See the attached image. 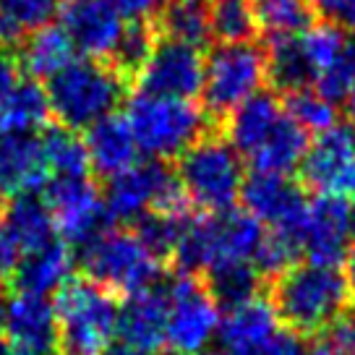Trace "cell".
<instances>
[{
	"mask_svg": "<svg viewBox=\"0 0 355 355\" xmlns=\"http://www.w3.org/2000/svg\"><path fill=\"white\" fill-rule=\"evenodd\" d=\"M125 81L105 60L73 58L44 87L50 115L68 131H87L102 118L115 115L125 100Z\"/></svg>",
	"mask_w": 355,
	"mask_h": 355,
	"instance_id": "cell-1",
	"label": "cell"
},
{
	"mask_svg": "<svg viewBox=\"0 0 355 355\" xmlns=\"http://www.w3.org/2000/svg\"><path fill=\"white\" fill-rule=\"evenodd\" d=\"M272 306L290 329L303 334L324 332L343 316L350 293L337 266L295 264L272 282Z\"/></svg>",
	"mask_w": 355,
	"mask_h": 355,
	"instance_id": "cell-2",
	"label": "cell"
},
{
	"mask_svg": "<svg viewBox=\"0 0 355 355\" xmlns=\"http://www.w3.org/2000/svg\"><path fill=\"white\" fill-rule=\"evenodd\" d=\"M136 139L139 152L149 159H178L183 152L209 133V115L193 100H175V97H155L136 92L125 102L123 115Z\"/></svg>",
	"mask_w": 355,
	"mask_h": 355,
	"instance_id": "cell-3",
	"label": "cell"
},
{
	"mask_svg": "<svg viewBox=\"0 0 355 355\" xmlns=\"http://www.w3.org/2000/svg\"><path fill=\"white\" fill-rule=\"evenodd\" d=\"M175 178L191 201L204 214L235 209L243 189V157L217 133H204L189 152L178 157Z\"/></svg>",
	"mask_w": 355,
	"mask_h": 355,
	"instance_id": "cell-4",
	"label": "cell"
},
{
	"mask_svg": "<svg viewBox=\"0 0 355 355\" xmlns=\"http://www.w3.org/2000/svg\"><path fill=\"white\" fill-rule=\"evenodd\" d=\"M78 264L94 285L133 295L159 285L165 261L133 233V227H107L94 241L81 245Z\"/></svg>",
	"mask_w": 355,
	"mask_h": 355,
	"instance_id": "cell-5",
	"label": "cell"
},
{
	"mask_svg": "<svg viewBox=\"0 0 355 355\" xmlns=\"http://www.w3.org/2000/svg\"><path fill=\"white\" fill-rule=\"evenodd\" d=\"M58 353L105 355L118 332V303L92 279H71L55 293Z\"/></svg>",
	"mask_w": 355,
	"mask_h": 355,
	"instance_id": "cell-6",
	"label": "cell"
},
{
	"mask_svg": "<svg viewBox=\"0 0 355 355\" xmlns=\"http://www.w3.org/2000/svg\"><path fill=\"white\" fill-rule=\"evenodd\" d=\"M264 81L266 50L256 42H217L204 58V112L209 118H227L235 107L259 94Z\"/></svg>",
	"mask_w": 355,
	"mask_h": 355,
	"instance_id": "cell-7",
	"label": "cell"
},
{
	"mask_svg": "<svg viewBox=\"0 0 355 355\" xmlns=\"http://www.w3.org/2000/svg\"><path fill=\"white\" fill-rule=\"evenodd\" d=\"M102 201L110 222H139L149 211H165V214H189L191 201L180 189L175 170L167 162L146 159L136 162L125 173L107 180L102 191Z\"/></svg>",
	"mask_w": 355,
	"mask_h": 355,
	"instance_id": "cell-8",
	"label": "cell"
},
{
	"mask_svg": "<svg viewBox=\"0 0 355 355\" xmlns=\"http://www.w3.org/2000/svg\"><path fill=\"white\" fill-rule=\"evenodd\" d=\"M167 337L173 353H204V347L220 332V306L209 295L204 279L180 275L167 285Z\"/></svg>",
	"mask_w": 355,
	"mask_h": 355,
	"instance_id": "cell-9",
	"label": "cell"
},
{
	"mask_svg": "<svg viewBox=\"0 0 355 355\" xmlns=\"http://www.w3.org/2000/svg\"><path fill=\"white\" fill-rule=\"evenodd\" d=\"M44 204L53 211L58 235L68 245L81 248L110 225L102 193L89 175H50L44 183Z\"/></svg>",
	"mask_w": 355,
	"mask_h": 355,
	"instance_id": "cell-10",
	"label": "cell"
},
{
	"mask_svg": "<svg viewBox=\"0 0 355 355\" xmlns=\"http://www.w3.org/2000/svg\"><path fill=\"white\" fill-rule=\"evenodd\" d=\"M303 186L316 196L355 199V125L334 123L309 144L300 159Z\"/></svg>",
	"mask_w": 355,
	"mask_h": 355,
	"instance_id": "cell-11",
	"label": "cell"
},
{
	"mask_svg": "<svg viewBox=\"0 0 355 355\" xmlns=\"http://www.w3.org/2000/svg\"><path fill=\"white\" fill-rule=\"evenodd\" d=\"M204 53L201 47L175 42L157 34V42L146 63L133 76L141 94L193 100L204 84Z\"/></svg>",
	"mask_w": 355,
	"mask_h": 355,
	"instance_id": "cell-12",
	"label": "cell"
},
{
	"mask_svg": "<svg viewBox=\"0 0 355 355\" xmlns=\"http://www.w3.org/2000/svg\"><path fill=\"white\" fill-rule=\"evenodd\" d=\"M241 201L251 217H256L261 225H269V230H285L298 235L300 241L309 199L306 191L298 183H293L288 175L254 170L243 180Z\"/></svg>",
	"mask_w": 355,
	"mask_h": 355,
	"instance_id": "cell-13",
	"label": "cell"
},
{
	"mask_svg": "<svg viewBox=\"0 0 355 355\" xmlns=\"http://www.w3.org/2000/svg\"><path fill=\"white\" fill-rule=\"evenodd\" d=\"M58 19L73 50L105 63L110 60L128 24L110 0H66Z\"/></svg>",
	"mask_w": 355,
	"mask_h": 355,
	"instance_id": "cell-14",
	"label": "cell"
},
{
	"mask_svg": "<svg viewBox=\"0 0 355 355\" xmlns=\"http://www.w3.org/2000/svg\"><path fill=\"white\" fill-rule=\"evenodd\" d=\"M350 207L343 196H316L309 201L300 248L311 264L337 266L350 251Z\"/></svg>",
	"mask_w": 355,
	"mask_h": 355,
	"instance_id": "cell-15",
	"label": "cell"
},
{
	"mask_svg": "<svg viewBox=\"0 0 355 355\" xmlns=\"http://www.w3.org/2000/svg\"><path fill=\"white\" fill-rule=\"evenodd\" d=\"M6 340L34 355L58 353L55 306L47 295L16 293L6 306Z\"/></svg>",
	"mask_w": 355,
	"mask_h": 355,
	"instance_id": "cell-16",
	"label": "cell"
},
{
	"mask_svg": "<svg viewBox=\"0 0 355 355\" xmlns=\"http://www.w3.org/2000/svg\"><path fill=\"white\" fill-rule=\"evenodd\" d=\"M167 288L159 285L125 295L123 306H118V343L157 355L167 337Z\"/></svg>",
	"mask_w": 355,
	"mask_h": 355,
	"instance_id": "cell-17",
	"label": "cell"
},
{
	"mask_svg": "<svg viewBox=\"0 0 355 355\" xmlns=\"http://www.w3.org/2000/svg\"><path fill=\"white\" fill-rule=\"evenodd\" d=\"M50 180L37 133H0V196L37 193Z\"/></svg>",
	"mask_w": 355,
	"mask_h": 355,
	"instance_id": "cell-18",
	"label": "cell"
},
{
	"mask_svg": "<svg viewBox=\"0 0 355 355\" xmlns=\"http://www.w3.org/2000/svg\"><path fill=\"white\" fill-rule=\"evenodd\" d=\"M277 311L272 300L256 298L238 303L220 319V347L227 353H251L261 355L269 340L277 334Z\"/></svg>",
	"mask_w": 355,
	"mask_h": 355,
	"instance_id": "cell-19",
	"label": "cell"
},
{
	"mask_svg": "<svg viewBox=\"0 0 355 355\" xmlns=\"http://www.w3.org/2000/svg\"><path fill=\"white\" fill-rule=\"evenodd\" d=\"M84 146H87L89 170H94L105 180L125 173L139 159V146L123 115H107L94 125H89Z\"/></svg>",
	"mask_w": 355,
	"mask_h": 355,
	"instance_id": "cell-20",
	"label": "cell"
},
{
	"mask_svg": "<svg viewBox=\"0 0 355 355\" xmlns=\"http://www.w3.org/2000/svg\"><path fill=\"white\" fill-rule=\"evenodd\" d=\"M73 269H76V256L71 245L63 241H53L44 248L24 254L11 279L19 293L50 295L73 279Z\"/></svg>",
	"mask_w": 355,
	"mask_h": 355,
	"instance_id": "cell-21",
	"label": "cell"
},
{
	"mask_svg": "<svg viewBox=\"0 0 355 355\" xmlns=\"http://www.w3.org/2000/svg\"><path fill=\"white\" fill-rule=\"evenodd\" d=\"M282 115H285L282 102L272 92H259L225 118V123H227L225 125V139L230 141V146L238 155L248 159L259 146L264 144L266 136L275 131V125L279 123Z\"/></svg>",
	"mask_w": 355,
	"mask_h": 355,
	"instance_id": "cell-22",
	"label": "cell"
},
{
	"mask_svg": "<svg viewBox=\"0 0 355 355\" xmlns=\"http://www.w3.org/2000/svg\"><path fill=\"white\" fill-rule=\"evenodd\" d=\"M6 230L11 235L13 245L19 254H32L37 248H44L58 241V227L53 220V211L44 204L40 193H21L8 201L3 211Z\"/></svg>",
	"mask_w": 355,
	"mask_h": 355,
	"instance_id": "cell-23",
	"label": "cell"
},
{
	"mask_svg": "<svg viewBox=\"0 0 355 355\" xmlns=\"http://www.w3.org/2000/svg\"><path fill=\"white\" fill-rule=\"evenodd\" d=\"M73 53L76 50L68 40V34L63 32V26L60 24L58 26L47 24V26L37 29L19 42L16 63L24 73H29V78L47 84L50 78L60 73L73 60Z\"/></svg>",
	"mask_w": 355,
	"mask_h": 355,
	"instance_id": "cell-24",
	"label": "cell"
},
{
	"mask_svg": "<svg viewBox=\"0 0 355 355\" xmlns=\"http://www.w3.org/2000/svg\"><path fill=\"white\" fill-rule=\"evenodd\" d=\"M264 225L248 211L230 209L211 214V238H214V264L217 261H251L264 241Z\"/></svg>",
	"mask_w": 355,
	"mask_h": 355,
	"instance_id": "cell-25",
	"label": "cell"
},
{
	"mask_svg": "<svg viewBox=\"0 0 355 355\" xmlns=\"http://www.w3.org/2000/svg\"><path fill=\"white\" fill-rule=\"evenodd\" d=\"M47 92L34 78H19V84L0 100V133H37L47 128Z\"/></svg>",
	"mask_w": 355,
	"mask_h": 355,
	"instance_id": "cell-26",
	"label": "cell"
},
{
	"mask_svg": "<svg viewBox=\"0 0 355 355\" xmlns=\"http://www.w3.org/2000/svg\"><path fill=\"white\" fill-rule=\"evenodd\" d=\"M309 133L300 128L298 123L282 115L275 131L266 136V141L254 155L248 157V162L259 173H277V175H290L295 167H300V159L309 149Z\"/></svg>",
	"mask_w": 355,
	"mask_h": 355,
	"instance_id": "cell-27",
	"label": "cell"
},
{
	"mask_svg": "<svg viewBox=\"0 0 355 355\" xmlns=\"http://www.w3.org/2000/svg\"><path fill=\"white\" fill-rule=\"evenodd\" d=\"M152 24L159 37L193 47H204L211 40L209 6L204 0H167Z\"/></svg>",
	"mask_w": 355,
	"mask_h": 355,
	"instance_id": "cell-28",
	"label": "cell"
},
{
	"mask_svg": "<svg viewBox=\"0 0 355 355\" xmlns=\"http://www.w3.org/2000/svg\"><path fill=\"white\" fill-rule=\"evenodd\" d=\"M256 32L269 42L298 37L313 26V11L309 0H248Z\"/></svg>",
	"mask_w": 355,
	"mask_h": 355,
	"instance_id": "cell-29",
	"label": "cell"
},
{
	"mask_svg": "<svg viewBox=\"0 0 355 355\" xmlns=\"http://www.w3.org/2000/svg\"><path fill=\"white\" fill-rule=\"evenodd\" d=\"M266 81L282 94L313 87V68L303 53L300 34L275 40L269 44V50H266Z\"/></svg>",
	"mask_w": 355,
	"mask_h": 355,
	"instance_id": "cell-30",
	"label": "cell"
},
{
	"mask_svg": "<svg viewBox=\"0 0 355 355\" xmlns=\"http://www.w3.org/2000/svg\"><path fill=\"white\" fill-rule=\"evenodd\" d=\"M201 279L211 298L217 300V306H225V309H233L238 303L256 298L264 282L251 261H217L201 275Z\"/></svg>",
	"mask_w": 355,
	"mask_h": 355,
	"instance_id": "cell-31",
	"label": "cell"
},
{
	"mask_svg": "<svg viewBox=\"0 0 355 355\" xmlns=\"http://www.w3.org/2000/svg\"><path fill=\"white\" fill-rule=\"evenodd\" d=\"M63 0H0V44H19L24 37L58 19Z\"/></svg>",
	"mask_w": 355,
	"mask_h": 355,
	"instance_id": "cell-32",
	"label": "cell"
},
{
	"mask_svg": "<svg viewBox=\"0 0 355 355\" xmlns=\"http://www.w3.org/2000/svg\"><path fill=\"white\" fill-rule=\"evenodd\" d=\"M50 175H89V157L84 139L63 125H50L40 136Z\"/></svg>",
	"mask_w": 355,
	"mask_h": 355,
	"instance_id": "cell-33",
	"label": "cell"
},
{
	"mask_svg": "<svg viewBox=\"0 0 355 355\" xmlns=\"http://www.w3.org/2000/svg\"><path fill=\"white\" fill-rule=\"evenodd\" d=\"M282 110L288 118L298 123L306 133H324L337 123V105L322 97L316 89H298L285 94Z\"/></svg>",
	"mask_w": 355,
	"mask_h": 355,
	"instance_id": "cell-34",
	"label": "cell"
},
{
	"mask_svg": "<svg viewBox=\"0 0 355 355\" xmlns=\"http://www.w3.org/2000/svg\"><path fill=\"white\" fill-rule=\"evenodd\" d=\"M157 42V29L152 21H128L123 32L118 47L112 50L110 63L123 78H133L139 73V68L146 63V58L152 53Z\"/></svg>",
	"mask_w": 355,
	"mask_h": 355,
	"instance_id": "cell-35",
	"label": "cell"
},
{
	"mask_svg": "<svg viewBox=\"0 0 355 355\" xmlns=\"http://www.w3.org/2000/svg\"><path fill=\"white\" fill-rule=\"evenodd\" d=\"M211 40L217 42H251L256 24L248 0H214L209 6Z\"/></svg>",
	"mask_w": 355,
	"mask_h": 355,
	"instance_id": "cell-36",
	"label": "cell"
},
{
	"mask_svg": "<svg viewBox=\"0 0 355 355\" xmlns=\"http://www.w3.org/2000/svg\"><path fill=\"white\" fill-rule=\"evenodd\" d=\"M300 256H303V248H300L298 235L285 233V230H269L264 233V241L254 256V266L261 279H277L282 272L298 264Z\"/></svg>",
	"mask_w": 355,
	"mask_h": 355,
	"instance_id": "cell-37",
	"label": "cell"
},
{
	"mask_svg": "<svg viewBox=\"0 0 355 355\" xmlns=\"http://www.w3.org/2000/svg\"><path fill=\"white\" fill-rule=\"evenodd\" d=\"M322 355H355V311L337 316L316 340Z\"/></svg>",
	"mask_w": 355,
	"mask_h": 355,
	"instance_id": "cell-38",
	"label": "cell"
},
{
	"mask_svg": "<svg viewBox=\"0 0 355 355\" xmlns=\"http://www.w3.org/2000/svg\"><path fill=\"white\" fill-rule=\"evenodd\" d=\"M261 355H319V345L311 334L295 332L288 327V329H277Z\"/></svg>",
	"mask_w": 355,
	"mask_h": 355,
	"instance_id": "cell-39",
	"label": "cell"
},
{
	"mask_svg": "<svg viewBox=\"0 0 355 355\" xmlns=\"http://www.w3.org/2000/svg\"><path fill=\"white\" fill-rule=\"evenodd\" d=\"M313 16L343 32H355V0H309Z\"/></svg>",
	"mask_w": 355,
	"mask_h": 355,
	"instance_id": "cell-40",
	"label": "cell"
},
{
	"mask_svg": "<svg viewBox=\"0 0 355 355\" xmlns=\"http://www.w3.org/2000/svg\"><path fill=\"white\" fill-rule=\"evenodd\" d=\"M125 21H155L167 0H110Z\"/></svg>",
	"mask_w": 355,
	"mask_h": 355,
	"instance_id": "cell-41",
	"label": "cell"
},
{
	"mask_svg": "<svg viewBox=\"0 0 355 355\" xmlns=\"http://www.w3.org/2000/svg\"><path fill=\"white\" fill-rule=\"evenodd\" d=\"M19 259H21V254H19V248L13 245L11 235H8V230H6L3 214H0V282H6V279L13 277Z\"/></svg>",
	"mask_w": 355,
	"mask_h": 355,
	"instance_id": "cell-42",
	"label": "cell"
},
{
	"mask_svg": "<svg viewBox=\"0 0 355 355\" xmlns=\"http://www.w3.org/2000/svg\"><path fill=\"white\" fill-rule=\"evenodd\" d=\"M345 285H347V293H350V298H355V245L347 251V256H345Z\"/></svg>",
	"mask_w": 355,
	"mask_h": 355,
	"instance_id": "cell-43",
	"label": "cell"
},
{
	"mask_svg": "<svg viewBox=\"0 0 355 355\" xmlns=\"http://www.w3.org/2000/svg\"><path fill=\"white\" fill-rule=\"evenodd\" d=\"M105 355H152V353H144V350L131 347V345H125V343H112L110 350H107Z\"/></svg>",
	"mask_w": 355,
	"mask_h": 355,
	"instance_id": "cell-44",
	"label": "cell"
},
{
	"mask_svg": "<svg viewBox=\"0 0 355 355\" xmlns=\"http://www.w3.org/2000/svg\"><path fill=\"white\" fill-rule=\"evenodd\" d=\"M345 112H347V123H353L355 125V81L353 87L347 89V94H345Z\"/></svg>",
	"mask_w": 355,
	"mask_h": 355,
	"instance_id": "cell-45",
	"label": "cell"
},
{
	"mask_svg": "<svg viewBox=\"0 0 355 355\" xmlns=\"http://www.w3.org/2000/svg\"><path fill=\"white\" fill-rule=\"evenodd\" d=\"M6 306H8V298L0 293V329H3V322H6Z\"/></svg>",
	"mask_w": 355,
	"mask_h": 355,
	"instance_id": "cell-46",
	"label": "cell"
},
{
	"mask_svg": "<svg viewBox=\"0 0 355 355\" xmlns=\"http://www.w3.org/2000/svg\"><path fill=\"white\" fill-rule=\"evenodd\" d=\"M350 233H353V238H355V204L350 207Z\"/></svg>",
	"mask_w": 355,
	"mask_h": 355,
	"instance_id": "cell-47",
	"label": "cell"
},
{
	"mask_svg": "<svg viewBox=\"0 0 355 355\" xmlns=\"http://www.w3.org/2000/svg\"><path fill=\"white\" fill-rule=\"evenodd\" d=\"M220 355H251V353H227V350H220Z\"/></svg>",
	"mask_w": 355,
	"mask_h": 355,
	"instance_id": "cell-48",
	"label": "cell"
},
{
	"mask_svg": "<svg viewBox=\"0 0 355 355\" xmlns=\"http://www.w3.org/2000/svg\"><path fill=\"white\" fill-rule=\"evenodd\" d=\"M170 355H201V353H170Z\"/></svg>",
	"mask_w": 355,
	"mask_h": 355,
	"instance_id": "cell-49",
	"label": "cell"
},
{
	"mask_svg": "<svg viewBox=\"0 0 355 355\" xmlns=\"http://www.w3.org/2000/svg\"><path fill=\"white\" fill-rule=\"evenodd\" d=\"M319 355H322V350H319Z\"/></svg>",
	"mask_w": 355,
	"mask_h": 355,
	"instance_id": "cell-50",
	"label": "cell"
}]
</instances>
